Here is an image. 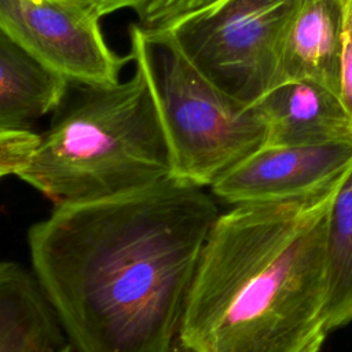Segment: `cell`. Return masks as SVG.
<instances>
[{
    "mask_svg": "<svg viewBox=\"0 0 352 352\" xmlns=\"http://www.w3.org/2000/svg\"><path fill=\"white\" fill-rule=\"evenodd\" d=\"M217 217L204 188L168 177L34 223L33 274L74 352H173Z\"/></svg>",
    "mask_w": 352,
    "mask_h": 352,
    "instance_id": "6da1fadb",
    "label": "cell"
},
{
    "mask_svg": "<svg viewBox=\"0 0 352 352\" xmlns=\"http://www.w3.org/2000/svg\"><path fill=\"white\" fill-rule=\"evenodd\" d=\"M324 323L334 330L352 322V168L333 199L326 238Z\"/></svg>",
    "mask_w": 352,
    "mask_h": 352,
    "instance_id": "7c38bea8",
    "label": "cell"
},
{
    "mask_svg": "<svg viewBox=\"0 0 352 352\" xmlns=\"http://www.w3.org/2000/svg\"><path fill=\"white\" fill-rule=\"evenodd\" d=\"M351 168L352 143L263 146L210 188L232 205L294 199L329 188Z\"/></svg>",
    "mask_w": 352,
    "mask_h": 352,
    "instance_id": "52a82bcc",
    "label": "cell"
},
{
    "mask_svg": "<svg viewBox=\"0 0 352 352\" xmlns=\"http://www.w3.org/2000/svg\"><path fill=\"white\" fill-rule=\"evenodd\" d=\"M132 76L76 85L15 176L55 206L107 198L172 177V155L148 72L129 51ZM73 85V84H72Z\"/></svg>",
    "mask_w": 352,
    "mask_h": 352,
    "instance_id": "3957f363",
    "label": "cell"
},
{
    "mask_svg": "<svg viewBox=\"0 0 352 352\" xmlns=\"http://www.w3.org/2000/svg\"><path fill=\"white\" fill-rule=\"evenodd\" d=\"M311 0H214L165 29L212 84L249 104L283 82L287 33Z\"/></svg>",
    "mask_w": 352,
    "mask_h": 352,
    "instance_id": "5b68a950",
    "label": "cell"
},
{
    "mask_svg": "<svg viewBox=\"0 0 352 352\" xmlns=\"http://www.w3.org/2000/svg\"><path fill=\"white\" fill-rule=\"evenodd\" d=\"M341 3H342V7L351 14V16H352V0H341Z\"/></svg>",
    "mask_w": 352,
    "mask_h": 352,
    "instance_id": "2e32d148",
    "label": "cell"
},
{
    "mask_svg": "<svg viewBox=\"0 0 352 352\" xmlns=\"http://www.w3.org/2000/svg\"><path fill=\"white\" fill-rule=\"evenodd\" d=\"M150 76L172 155V177L210 187L232 166L265 146L267 128L256 104L212 84L165 30L129 29Z\"/></svg>",
    "mask_w": 352,
    "mask_h": 352,
    "instance_id": "277c9868",
    "label": "cell"
},
{
    "mask_svg": "<svg viewBox=\"0 0 352 352\" xmlns=\"http://www.w3.org/2000/svg\"><path fill=\"white\" fill-rule=\"evenodd\" d=\"M344 8L341 0H311L296 16L282 54V78L312 81L340 92Z\"/></svg>",
    "mask_w": 352,
    "mask_h": 352,
    "instance_id": "9c48e42d",
    "label": "cell"
},
{
    "mask_svg": "<svg viewBox=\"0 0 352 352\" xmlns=\"http://www.w3.org/2000/svg\"><path fill=\"white\" fill-rule=\"evenodd\" d=\"M344 176L308 197L219 214L187 296L177 338L184 349L320 351L329 331L327 220Z\"/></svg>",
    "mask_w": 352,
    "mask_h": 352,
    "instance_id": "7a4b0ae2",
    "label": "cell"
},
{
    "mask_svg": "<svg viewBox=\"0 0 352 352\" xmlns=\"http://www.w3.org/2000/svg\"><path fill=\"white\" fill-rule=\"evenodd\" d=\"M69 85L0 29V126L28 128L58 110Z\"/></svg>",
    "mask_w": 352,
    "mask_h": 352,
    "instance_id": "8fae6325",
    "label": "cell"
},
{
    "mask_svg": "<svg viewBox=\"0 0 352 352\" xmlns=\"http://www.w3.org/2000/svg\"><path fill=\"white\" fill-rule=\"evenodd\" d=\"M37 140L38 133L29 128L0 126V179L18 172Z\"/></svg>",
    "mask_w": 352,
    "mask_h": 352,
    "instance_id": "5bb4252c",
    "label": "cell"
},
{
    "mask_svg": "<svg viewBox=\"0 0 352 352\" xmlns=\"http://www.w3.org/2000/svg\"><path fill=\"white\" fill-rule=\"evenodd\" d=\"M344 8V7H342ZM338 98L352 120V16L344 8Z\"/></svg>",
    "mask_w": 352,
    "mask_h": 352,
    "instance_id": "9a60e30c",
    "label": "cell"
},
{
    "mask_svg": "<svg viewBox=\"0 0 352 352\" xmlns=\"http://www.w3.org/2000/svg\"><path fill=\"white\" fill-rule=\"evenodd\" d=\"M173 352H188L187 349H184L182 345H180V342H179V340H177V342H176V345H175V348H173Z\"/></svg>",
    "mask_w": 352,
    "mask_h": 352,
    "instance_id": "ac0fdd59",
    "label": "cell"
},
{
    "mask_svg": "<svg viewBox=\"0 0 352 352\" xmlns=\"http://www.w3.org/2000/svg\"><path fill=\"white\" fill-rule=\"evenodd\" d=\"M62 326L33 272L0 261V352H58Z\"/></svg>",
    "mask_w": 352,
    "mask_h": 352,
    "instance_id": "30bf717a",
    "label": "cell"
},
{
    "mask_svg": "<svg viewBox=\"0 0 352 352\" xmlns=\"http://www.w3.org/2000/svg\"><path fill=\"white\" fill-rule=\"evenodd\" d=\"M265 146L352 143V120L338 95L312 81H286L254 103Z\"/></svg>",
    "mask_w": 352,
    "mask_h": 352,
    "instance_id": "ba28073f",
    "label": "cell"
},
{
    "mask_svg": "<svg viewBox=\"0 0 352 352\" xmlns=\"http://www.w3.org/2000/svg\"><path fill=\"white\" fill-rule=\"evenodd\" d=\"M77 1H81V3H84V4H88V6H91V7L94 8L99 0H77Z\"/></svg>",
    "mask_w": 352,
    "mask_h": 352,
    "instance_id": "d6986e66",
    "label": "cell"
},
{
    "mask_svg": "<svg viewBox=\"0 0 352 352\" xmlns=\"http://www.w3.org/2000/svg\"><path fill=\"white\" fill-rule=\"evenodd\" d=\"M99 19L77 0H0V29L73 85H116L131 62L109 47Z\"/></svg>",
    "mask_w": 352,
    "mask_h": 352,
    "instance_id": "8992f818",
    "label": "cell"
},
{
    "mask_svg": "<svg viewBox=\"0 0 352 352\" xmlns=\"http://www.w3.org/2000/svg\"><path fill=\"white\" fill-rule=\"evenodd\" d=\"M58 352H74V349L72 348V345L67 342L66 345H63Z\"/></svg>",
    "mask_w": 352,
    "mask_h": 352,
    "instance_id": "e0dca14e",
    "label": "cell"
},
{
    "mask_svg": "<svg viewBox=\"0 0 352 352\" xmlns=\"http://www.w3.org/2000/svg\"><path fill=\"white\" fill-rule=\"evenodd\" d=\"M214 0H99L94 7L102 18L116 11H131L143 30H165L184 16L209 6Z\"/></svg>",
    "mask_w": 352,
    "mask_h": 352,
    "instance_id": "4fadbf2b",
    "label": "cell"
}]
</instances>
